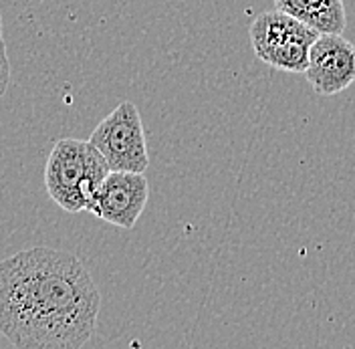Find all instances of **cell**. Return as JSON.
<instances>
[{
    "mask_svg": "<svg viewBox=\"0 0 355 349\" xmlns=\"http://www.w3.org/2000/svg\"><path fill=\"white\" fill-rule=\"evenodd\" d=\"M101 295L79 257L35 246L0 261V333L19 349H81Z\"/></svg>",
    "mask_w": 355,
    "mask_h": 349,
    "instance_id": "cell-1",
    "label": "cell"
},
{
    "mask_svg": "<svg viewBox=\"0 0 355 349\" xmlns=\"http://www.w3.org/2000/svg\"><path fill=\"white\" fill-rule=\"evenodd\" d=\"M110 174V166L101 152L83 139L63 137L46 158L44 188L51 200L67 212L87 210L91 198Z\"/></svg>",
    "mask_w": 355,
    "mask_h": 349,
    "instance_id": "cell-2",
    "label": "cell"
},
{
    "mask_svg": "<svg viewBox=\"0 0 355 349\" xmlns=\"http://www.w3.org/2000/svg\"><path fill=\"white\" fill-rule=\"evenodd\" d=\"M248 35L263 63L287 73H305L311 44L319 37L317 31L279 8L259 15L250 22Z\"/></svg>",
    "mask_w": 355,
    "mask_h": 349,
    "instance_id": "cell-3",
    "label": "cell"
},
{
    "mask_svg": "<svg viewBox=\"0 0 355 349\" xmlns=\"http://www.w3.org/2000/svg\"><path fill=\"white\" fill-rule=\"evenodd\" d=\"M89 142L105 158L110 170L146 172L150 166L141 115L132 101L119 103L103 117Z\"/></svg>",
    "mask_w": 355,
    "mask_h": 349,
    "instance_id": "cell-4",
    "label": "cell"
},
{
    "mask_svg": "<svg viewBox=\"0 0 355 349\" xmlns=\"http://www.w3.org/2000/svg\"><path fill=\"white\" fill-rule=\"evenodd\" d=\"M150 196V186L144 172H117L110 170L87 210L97 219L119 228H133L139 220Z\"/></svg>",
    "mask_w": 355,
    "mask_h": 349,
    "instance_id": "cell-5",
    "label": "cell"
},
{
    "mask_svg": "<svg viewBox=\"0 0 355 349\" xmlns=\"http://www.w3.org/2000/svg\"><path fill=\"white\" fill-rule=\"evenodd\" d=\"M319 95H337L355 81V46L339 33H325L309 49L303 73Z\"/></svg>",
    "mask_w": 355,
    "mask_h": 349,
    "instance_id": "cell-6",
    "label": "cell"
},
{
    "mask_svg": "<svg viewBox=\"0 0 355 349\" xmlns=\"http://www.w3.org/2000/svg\"><path fill=\"white\" fill-rule=\"evenodd\" d=\"M277 8L311 26L319 35H343L347 17L343 0H275Z\"/></svg>",
    "mask_w": 355,
    "mask_h": 349,
    "instance_id": "cell-7",
    "label": "cell"
},
{
    "mask_svg": "<svg viewBox=\"0 0 355 349\" xmlns=\"http://www.w3.org/2000/svg\"><path fill=\"white\" fill-rule=\"evenodd\" d=\"M10 83V63H8V53H6V43L0 35V97L6 93V87Z\"/></svg>",
    "mask_w": 355,
    "mask_h": 349,
    "instance_id": "cell-8",
    "label": "cell"
},
{
    "mask_svg": "<svg viewBox=\"0 0 355 349\" xmlns=\"http://www.w3.org/2000/svg\"><path fill=\"white\" fill-rule=\"evenodd\" d=\"M0 35H2V17H0Z\"/></svg>",
    "mask_w": 355,
    "mask_h": 349,
    "instance_id": "cell-9",
    "label": "cell"
}]
</instances>
